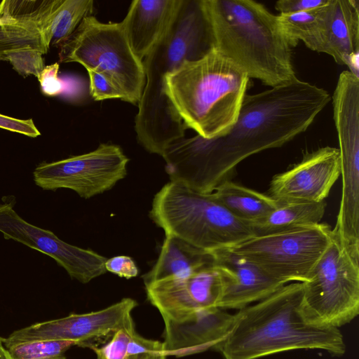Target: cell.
<instances>
[{"label": "cell", "mask_w": 359, "mask_h": 359, "mask_svg": "<svg viewBox=\"0 0 359 359\" xmlns=\"http://www.w3.org/2000/svg\"><path fill=\"white\" fill-rule=\"evenodd\" d=\"M4 346V344H3V338H1L0 337V359H2V355H1V351H2V348Z\"/></svg>", "instance_id": "d6a6232c"}, {"label": "cell", "mask_w": 359, "mask_h": 359, "mask_svg": "<svg viewBox=\"0 0 359 359\" xmlns=\"http://www.w3.org/2000/svg\"><path fill=\"white\" fill-rule=\"evenodd\" d=\"M302 292V283L286 284L238 310L229 333L213 349L224 359H257L299 349L343 355L346 345L339 328L316 326L304 318Z\"/></svg>", "instance_id": "3957f363"}, {"label": "cell", "mask_w": 359, "mask_h": 359, "mask_svg": "<svg viewBox=\"0 0 359 359\" xmlns=\"http://www.w3.org/2000/svg\"><path fill=\"white\" fill-rule=\"evenodd\" d=\"M128 161L119 146L100 144L88 153L40 163L34 170V181L43 190L68 189L87 199L111 189L123 179Z\"/></svg>", "instance_id": "30bf717a"}, {"label": "cell", "mask_w": 359, "mask_h": 359, "mask_svg": "<svg viewBox=\"0 0 359 359\" xmlns=\"http://www.w3.org/2000/svg\"><path fill=\"white\" fill-rule=\"evenodd\" d=\"M249 77L212 48L187 61L165 79V93L187 128L210 139L235 122L246 95Z\"/></svg>", "instance_id": "5b68a950"}, {"label": "cell", "mask_w": 359, "mask_h": 359, "mask_svg": "<svg viewBox=\"0 0 359 359\" xmlns=\"http://www.w3.org/2000/svg\"><path fill=\"white\" fill-rule=\"evenodd\" d=\"M213 48L249 79L269 87L296 76L292 47L277 16L253 0H201Z\"/></svg>", "instance_id": "277c9868"}, {"label": "cell", "mask_w": 359, "mask_h": 359, "mask_svg": "<svg viewBox=\"0 0 359 359\" xmlns=\"http://www.w3.org/2000/svg\"><path fill=\"white\" fill-rule=\"evenodd\" d=\"M93 8V0H55L50 22L51 45L60 47L83 19L91 15Z\"/></svg>", "instance_id": "d4e9b609"}, {"label": "cell", "mask_w": 359, "mask_h": 359, "mask_svg": "<svg viewBox=\"0 0 359 359\" xmlns=\"http://www.w3.org/2000/svg\"><path fill=\"white\" fill-rule=\"evenodd\" d=\"M215 198L236 217L251 223L264 217L278 202L265 194L226 180L212 192Z\"/></svg>", "instance_id": "44dd1931"}, {"label": "cell", "mask_w": 359, "mask_h": 359, "mask_svg": "<svg viewBox=\"0 0 359 359\" xmlns=\"http://www.w3.org/2000/svg\"><path fill=\"white\" fill-rule=\"evenodd\" d=\"M104 266L106 271L126 279L134 278L139 273L133 259L126 255H118L107 259Z\"/></svg>", "instance_id": "f1b7e54d"}, {"label": "cell", "mask_w": 359, "mask_h": 359, "mask_svg": "<svg viewBox=\"0 0 359 359\" xmlns=\"http://www.w3.org/2000/svg\"><path fill=\"white\" fill-rule=\"evenodd\" d=\"M318 53L330 55L359 77L358 0H330Z\"/></svg>", "instance_id": "ac0fdd59"}, {"label": "cell", "mask_w": 359, "mask_h": 359, "mask_svg": "<svg viewBox=\"0 0 359 359\" xmlns=\"http://www.w3.org/2000/svg\"><path fill=\"white\" fill-rule=\"evenodd\" d=\"M1 355H2V359H11V358L10 357L9 354L8 353V352L4 346H3V348H2Z\"/></svg>", "instance_id": "1f68e13d"}, {"label": "cell", "mask_w": 359, "mask_h": 359, "mask_svg": "<svg viewBox=\"0 0 359 359\" xmlns=\"http://www.w3.org/2000/svg\"><path fill=\"white\" fill-rule=\"evenodd\" d=\"M327 0H279L275 3V8L279 14L302 12L321 6Z\"/></svg>", "instance_id": "4dcf8cb0"}, {"label": "cell", "mask_w": 359, "mask_h": 359, "mask_svg": "<svg viewBox=\"0 0 359 359\" xmlns=\"http://www.w3.org/2000/svg\"><path fill=\"white\" fill-rule=\"evenodd\" d=\"M302 285L300 310L309 323L339 328L358 316L359 258L343 247L334 235Z\"/></svg>", "instance_id": "ba28073f"}, {"label": "cell", "mask_w": 359, "mask_h": 359, "mask_svg": "<svg viewBox=\"0 0 359 359\" xmlns=\"http://www.w3.org/2000/svg\"><path fill=\"white\" fill-rule=\"evenodd\" d=\"M0 128L30 137H36L41 135L32 118L18 119L1 114H0Z\"/></svg>", "instance_id": "f546056e"}, {"label": "cell", "mask_w": 359, "mask_h": 359, "mask_svg": "<svg viewBox=\"0 0 359 359\" xmlns=\"http://www.w3.org/2000/svg\"><path fill=\"white\" fill-rule=\"evenodd\" d=\"M0 203V232L12 239L55 259L69 276L81 283H88L104 274L107 258L91 250L67 243L53 232L34 226L14 210L15 198L4 196Z\"/></svg>", "instance_id": "7c38bea8"}, {"label": "cell", "mask_w": 359, "mask_h": 359, "mask_svg": "<svg viewBox=\"0 0 359 359\" xmlns=\"http://www.w3.org/2000/svg\"><path fill=\"white\" fill-rule=\"evenodd\" d=\"M340 176L338 148L320 147L271 180L268 195L280 203L325 201Z\"/></svg>", "instance_id": "5bb4252c"}, {"label": "cell", "mask_w": 359, "mask_h": 359, "mask_svg": "<svg viewBox=\"0 0 359 359\" xmlns=\"http://www.w3.org/2000/svg\"><path fill=\"white\" fill-rule=\"evenodd\" d=\"M60 48V62H77L104 74L121 90L125 102L139 103L146 82L144 66L121 22L105 23L86 16Z\"/></svg>", "instance_id": "52a82bcc"}, {"label": "cell", "mask_w": 359, "mask_h": 359, "mask_svg": "<svg viewBox=\"0 0 359 359\" xmlns=\"http://www.w3.org/2000/svg\"><path fill=\"white\" fill-rule=\"evenodd\" d=\"M147 299L163 318L182 319L198 310L219 308L223 282L214 264L144 285Z\"/></svg>", "instance_id": "4fadbf2b"}, {"label": "cell", "mask_w": 359, "mask_h": 359, "mask_svg": "<svg viewBox=\"0 0 359 359\" xmlns=\"http://www.w3.org/2000/svg\"><path fill=\"white\" fill-rule=\"evenodd\" d=\"M213 48L201 0H182L170 28L142 60L146 82L135 118L138 142L162 156L187 129L165 93V76L187 61L199 59Z\"/></svg>", "instance_id": "7a4b0ae2"}, {"label": "cell", "mask_w": 359, "mask_h": 359, "mask_svg": "<svg viewBox=\"0 0 359 359\" xmlns=\"http://www.w3.org/2000/svg\"><path fill=\"white\" fill-rule=\"evenodd\" d=\"M326 203H280L261 219L250 223L255 236L278 233L320 223Z\"/></svg>", "instance_id": "ffe728a7"}, {"label": "cell", "mask_w": 359, "mask_h": 359, "mask_svg": "<svg viewBox=\"0 0 359 359\" xmlns=\"http://www.w3.org/2000/svg\"><path fill=\"white\" fill-rule=\"evenodd\" d=\"M233 318L224 309L210 308L177 320L163 318L165 355L182 358L213 349L229 333Z\"/></svg>", "instance_id": "9a60e30c"}, {"label": "cell", "mask_w": 359, "mask_h": 359, "mask_svg": "<svg viewBox=\"0 0 359 359\" xmlns=\"http://www.w3.org/2000/svg\"><path fill=\"white\" fill-rule=\"evenodd\" d=\"M49 48L35 22L0 15V62H10L17 54L25 50L44 55Z\"/></svg>", "instance_id": "cb8c5ba5"}, {"label": "cell", "mask_w": 359, "mask_h": 359, "mask_svg": "<svg viewBox=\"0 0 359 359\" xmlns=\"http://www.w3.org/2000/svg\"><path fill=\"white\" fill-rule=\"evenodd\" d=\"M327 224L254 236L225 248L287 284L305 282L333 238Z\"/></svg>", "instance_id": "9c48e42d"}, {"label": "cell", "mask_w": 359, "mask_h": 359, "mask_svg": "<svg viewBox=\"0 0 359 359\" xmlns=\"http://www.w3.org/2000/svg\"><path fill=\"white\" fill-rule=\"evenodd\" d=\"M212 255L170 234H165L151 269L142 276L144 285L156 280L212 264Z\"/></svg>", "instance_id": "d6986e66"}, {"label": "cell", "mask_w": 359, "mask_h": 359, "mask_svg": "<svg viewBox=\"0 0 359 359\" xmlns=\"http://www.w3.org/2000/svg\"><path fill=\"white\" fill-rule=\"evenodd\" d=\"M89 76L90 94L95 101L120 99L125 96L116 84L106 75L94 69H86Z\"/></svg>", "instance_id": "4316f807"}, {"label": "cell", "mask_w": 359, "mask_h": 359, "mask_svg": "<svg viewBox=\"0 0 359 359\" xmlns=\"http://www.w3.org/2000/svg\"><path fill=\"white\" fill-rule=\"evenodd\" d=\"M330 0L324 5L294 13L279 14V25L292 48L299 41L311 50L319 51L327 21Z\"/></svg>", "instance_id": "603a6c76"}, {"label": "cell", "mask_w": 359, "mask_h": 359, "mask_svg": "<svg viewBox=\"0 0 359 359\" xmlns=\"http://www.w3.org/2000/svg\"><path fill=\"white\" fill-rule=\"evenodd\" d=\"M182 0H134L121 21L133 51L143 60L172 25Z\"/></svg>", "instance_id": "e0dca14e"}, {"label": "cell", "mask_w": 359, "mask_h": 359, "mask_svg": "<svg viewBox=\"0 0 359 359\" xmlns=\"http://www.w3.org/2000/svg\"><path fill=\"white\" fill-rule=\"evenodd\" d=\"M137 302L126 297L104 309L38 323L3 338L5 348L32 341L69 340L76 346L91 348L108 341L120 330L135 329L132 311Z\"/></svg>", "instance_id": "8fae6325"}, {"label": "cell", "mask_w": 359, "mask_h": 359, "mask_svg": "<svg viewBox=\"0 0 359 359\" xmlns=\"http://www.w3.org/2000/svg\"><path fill=\"white\" fill-rule=\"evenodd\" d=\"M59 67L57 62L47 65L37 76L41 90L47 96H57L63 90V84L58 77Z\"/></svg>", "instance_id": "83f0119b"}, {"label": "cell", "mask_w": 359, "mask_h": 359, "mask_svg": "<svg viewBox=\"0 0 359 359\" xmlns=\"http://www.w3.org/2000/svg\"><path fill=\"white\" fill-rule=\"evenodd\" d=\"M96 359H166L162 341L145 338L135 330H120L108 341L90 348Z\"/></svg>", "instance_id": "7402d4cb"}, {"label": "cell", "mask_w": 359, "mask_h": 359, "mask_svg": "<svg viewBox=\"0 0 359 359\" xmlns=\"http://www.w3.org/2000/svg\"><path fill=\"white\" fill-rule=\"evenodd\" d=\"M330 100L328 92L297 77L245 95L233 124L210 139L198 135L170 143L162 157L171 182L210 194L244 159L277 148L306 131Z\"/></svg>", "instance_id": "6da1fadb"}, {"label": "cell", "mask_w": 359, "mask_h": 359, "mask_svg": "<svg viewBox=\"0 0 359 359\" xmlns=\"http://www.w3.org/2000/svg\"><path fill=\"white\" fill-rule=\"evenodd\" d=\"M149 217L165 234L212 252L255 236L249 222L231 214L212 193L170 182L154 196Z\"/></svg>", "instance_id": "8992f818"}, {"label": "cell", "mask_w": 359, "mask_h": 359, "mask_svg": "<svg viewBox=\"0 0 359 359\" xmlns=\"http://www.w3.org/2000/svg\"><path fill=\"white\" fill-rule=\"evenodd\" d=\"M75 343L69 340L32 341L5 348L11 359H66L65 353Z\"/></svg>", "instance_id": "484cf974"}, {"label": "cell", "mask_w": 359, "mask_h": 359, "mask_svg": "<svg viewBox=\"0 0 359 359\" xmlns=\"http://www.w3.org/2000/svg\"><path fill=\"white\" fill-rule=\"evenodd\" d=\"M210 253L222 278L220 309L240 310L269 297L286 285L225 248Z\"/></svg>", "instance_id": "2e32d148"}]
</instances>
